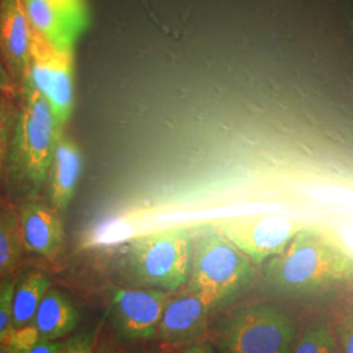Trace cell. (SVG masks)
Masks as SVG:
<instances>
[{
	"label": "cell",
	"instance_id": "obj_30",
	"mask_svg": "<svg viewBox=\"0 0 353 353\" xmlns=\"http://www.w3.org/2000/svg\"><path fill=\"white\" fill-rule=\"evenodd\" d=\"M125 353H131V352H125Z\"/></svg>",
	"mask_w": 353,
	"mask_h": 353
},
{
	"label": "cell",
	"instance_id": "obj_19",
	"mask_svg": "<svg viewBox=\"0 0 353 353\" xmlns=\"http://www.w3.org/2000/svg\"><path fill=\"white\" fill-rule=\"evenodd\" d=\"M17 276L11 274L0 280V343L12 331V296Z\"/></svg>",
	"mask_w": 353,
	"mask_h": 353
},
{
	"label": "cell",
	"instance_id": "obj_7",
	"mask_svg": "<svg viewBox=\"0 0 353 353\" xmlns=\"http://www.w3.org/2000/svg\"><path fill=\"white\" fill-rule=\"evenodd\" d=\"M212 223L255 265L283 252L303 227V223L280 214H240Z\"/></svg>",
	"mask_w": 353,
	"mask_h": 353
},
{
	"label": "cell",
	"instance_id": "obj_8",
	"mask_svg": "<svg viewBox=\"0 0 353 353\" xmlns=\"http://www.w3.org/2000/svg\"><path fill=\"white\" fill-rule=\"evenodd\" d=\"M169 297L170 292L166 290L115 287L105 313L106 323L119 341H152Z\"/></svg>",
	"mask_w": 353,
	"mask_h": 353
},
{
	"label": "cell",
	"instance_id": "obj_16",
	"mask_svg": "<svg viewBox=\"0 0 353 353\" xmlns=\"http://www.w3.org/2000/svg\"><path fill=\"white\" fill-rule=\"evenodd\" d=\"M23 252L19 208L8 198L0 196V280L13 274Z\"/></svg>",
	"mask_w": 353,
	"mask_h": 353
},
{
	"label": "cell",
	"instance_id": "obj_22",
	"mask_svg": "<svg viewBox=\"0 0 353 353\" xmlns=\"http://www.w3.org/2000/svg\"><path fill=\"white\" fill-rule=\"evenodd\" d=\"M59 353H94V335L79 332L61 341Z\"/></svg>",
	"mask_w": 353,
	"mask_h": 353
},
{
	"label": "cell",
	"instance_id": "obj_6",
	"mask_svg": "<svg viewBox=\"0 0 353 353\" xmlns=\"http://www.w3.org/2000/svg\"><path fill=\"white\" fill-rule=\"evenodd\" d=\"M23 85H29L41 93L50 103L58 123L65 126L75 103L74 51L55 50L34 33L32 57Z\"/></svg>",
	"mask_w": 353,
	"mask_h": 353
},
{
	"label": "cell",
	"instance_id": "obj_9",
	"mask_svg": "<svg viewBox=\"0 0 353 353\" xmlns=\"http://www.w3.org/2000/svg\"><path fill=\"white\" fill-rule=\"evenodd\" d=\"M212 303L202 294L186 292L169 297L159 323L156 338L168 347L182 348L201 341L207 330V321Z\"/></svg>",
	"mask_w": 353,
	"mask_h": 353
},
{
	"label": "cell",
	"instance_id": "obj_28",
	"mask_svg": "<svg viewBox=\"0 0 353 353\" xmlns=\"http://www.w3.org/2000/svg\"><path fill=\"white\" fill-rule=\"evenodd\" d=\"M99 353H113V352H110V351H106V350H101V351H100V352Z\"/></svg>",
	"mask_w": 353,
	"mask_h": 353
},
{
	"label": "cell",
	"instance_id": "obj_24",
	"mask_svg": "<svg viewBox=\"0 0 353 353\" xmlns=\"http://www.w3.org/2000/svg\"><path fill=\"white\" fill-rule=\"evenodd\" d=\"M174 353H217V350L210 341H198L179 348Z\"/></svg>",
	"mask_w": 353,
	"mask_h": 353
},
{
	"label": "cell",
	"instance_id": "obj_13",
	"mask_svg": "<svg viewBox=\"0 0 353 353\" xmlns=\"http://www.w3.org/2000/svg\"><path fill=\"white\" fill-rule=\"evenodd\" d=\"M26 17L33 32L55 50L74 51L83 33L49 0H23Z\"/></svg>",
	"mask_w": 353,
	"mask_h": 353
},
{
	"label": "cell",
	"instance_id": "obj_5",
	"mask_svg": "<svg viewBox=\"0 0 353 353\" xmlns=\"http://www.w3.org/2000/svg\"><path fill=\"white\" fill-rule=\"evenodd\" d=\"M296 338L294 321L278 305L262 301L236 307L214 330L219 353H290Z\"/></svg>",
	"mask_w": 353,
	"mask_h": 353
},
{
	"label": "cell",
	"instance_id": "obj_4",
	"mask_svg": "<svg viewBox=\"0 0 353 353\" xmlns=\"http://www.w3.org/2000/svg\"><path fill=\"white\" fill-rule=\"evenodd\" d=\"M191 233L192 258L186 290L202 293L216 307L250 284L256 265L212 221L191 228Z\"/></svg>",
	"mask_w": 353,
	"mask_h": 353
},
{
	"label": "cell",
	"instance_id": "obj_23",
	"mask_svg": "<svg viewBox=\"0 0 353 353\" xmlns=\"http://www.w3.org/2000/svg\"><path fill=\"white\" fill-rule=\"evenodd\" d=\"M336 334L341 353H353V305L341 316Z\"/></svg>",
	"mask_w": 353,
	"mask_h": 353
},
{
	"label": "cell",
	"instance_id": "obj_10",
	"mask_svg": "<svg viewBox=\"0 0 353 353\" xmlns=\"http://www.w3.org/2000/svg\"><path fill=\"white\" fill-rule=\"evenodd\" d=\"M34 32L23 0H0V57L13 81L21 87L32 57Z\"/></svg>",
	"mask_w": 353,
	"mask_h": 353
},
{
	"label": "cell",
	"instance_id": "obj_15",
	"mask_svg": "<svg viewBox=\"0 0 353 353\" xmlns=\"http://www.w3.org/2000/svg\"><path fill=\"white\" fill-rule=\"evenodd\" d=\"M51 287L46 274L28 270L16 279L12 296V331L33 323L38 306Z\"/></svg>",
	"mask_w": 353,
	"mask_h": 353
},
{
	"label": "cell",
	"instance_id": "obj_17",
	"mask_svg": "<svg viewBox=\"0 0 353 353\" xmlns=\"http://www.w3.org/2000/svg\"><path fill=\"white\" fill-rule=\"evenodd\" d=\"M336 338L327 323L313 322L303 328L290 353H335Z\"/></svg>",
	"mask_w": 353,
	"mask_h": 353
},
{
	"label": "cell",
	"instance_id": "obj_25",
	"mask_svg": "<svg viewBox=\"0 0 353 353\" xmlns=\"http://www.w3.org/2000/svg\"><path fill=\"white\" fill-rule=\"evenodd\" d=\"M61 341H39L28 351V353H59Z\"/></svg>",
	"mask_w": 353,
	"mask_h": 353
},
{
	"label": "cell",
	"instance_id": "obj_12",
	"mask_svg": "<svg viewBox=\"0 0 353 353\" xmlns=\"http://www.w3.org/2000/svg\"><path fill=\"white\" fill-rule=\"evenodd\" d=\"M84 168V157L74 140L62 135L52 154L46 181V195L51 207L63 214L75 196Z\"/></svg>",
	"mask_w": 353,
	"mask_h": 353
},
{
	"label": "cell",
	"instance_id": "obj_26",
	"mask_svg": "<svg viewBox=\"0 0 353 353\" xmlns=\"http://www.w3.org/2000/svg\"><path fill=\"white\" fill-rule=\"evenodd\" d=\"M12 77L10 75L7 67L0 61V93L11 90L13 88Z\"/></svg>",
	"mask_w": 353,
	"mask_h": 353
},
{
	"label": "cell",
	"instance_id": "obj_20",
	"mask_svg": "<svg viewBox=\"0 0 353 353\" xmlns=\"http://www.w3.org/2000/svg\"><path fill=\"white\" fill-rule=\"evenodd\" d=\"M81 32L89 24L88 7L85 0H49Z\"/></svg>",
	"mask_w": 353,
	"mask_h": 353
},
{
	"label": "cell",
	"instance_id": "obj_14",
	"mask_svg": "<svg viewBox=\"0 0 353 353\" xmlns=\"http://www.w3.org/2000/svg\"><path fill=\"white\" fill-rule=\"evenodd\" d=\"M80 323V313L71 299L57 288H49L38 306L33 325L39 339L58 341L72 334Z\"/></svg>",
	"mask_w": 353,
	"mask_h": 353
},
{
	"label": "cell",
	"instance_id": "obj_21",
	"mask_svg": "<svg viewBox=\"0 0 353 353\" xmlns=\"http://www.w3.org/2000/svg\"><path fill=\"white\" fill-rule=\"evenodd\" d=\"M39 341L37 330L33 323L11 331L6 341L12 347L16 353H28V351Z\"/></svg>",
	"mask_w": 353,
	"mask_h": 353
},
{
	"label": "cell",
	"instance_id": "obj_18",
	"mask_svg": "<svg viewBox=\"0 0 353 353\" xmlns=\"http://www.w3.org/2000/svg\"><path fill=\"white\" fill-rule=\"evenodd\" d=\"M19 108L10 99L0 96V185L4 183L7 161L12 143Z\"/></svg>",
	"mask_w": 353,
	"mask_h": 353
},
{
	"label": "cell",
	"instance_id": "obj_11",
	"mask_svg": "<svg viewBox=\"0 0 353 353\" xmlns=\"http://www.w3.org/2000/svg\"><path fill=\"white\" fill-rule=\"evenodd\" d=\"M24 250L52 259L63 249L64 227L59 212L38 198L21 203L19 208Z\"/></svg>",
	"mask_w": 353,
	"mask_h": 353
},
{
	"label": "cell",
	"instance_id": "obj_3",
	"mask_svg": "<svg viewBox=\"0 0 353 353\" xmlns=\"http://www.w3.org/2000/svg\"><path fill=\"white\" fill-rule=\"evenodd\" d=\"M192 233L186 225L159 228L127 241L117 272L122 287L176 292L188 284Z\"/></svg>",
	"mask_w": 353,
	"mask_h": 353
},
{
	"label": "cell",
	"instance_id": "obj_29",
	"mask_svg": "<svg viewBox=\"0 0 353 353\" xmlns=\"http://www.w3.org/2000/svg\"><path fill=\"white\" fill-rule=\"evenodd\" d=\"M335 353H341V350H338V351H336V352H335Z\"/></svg>",
	"mask_w": 353,
	"mask_h": 353
},
{
	"label": "cell",
	"instance_id": "obj_2",
	"mask_svg": "<svg viewBox=\"0 0 353 353\" xmlns=\"http://www.w3.org/2000/svg\"><path fill=\"white\" fill-rule=\"evenodd\" d=\"M4 185L10 201L36 199L46 186L52 154L63 135L50 103L36 89L21 87Z\"/></svg>",
	"mask_w": 353,
	"mask_h": 353
},
{
	"label": "cell",
	"instance_id": "obj_1",
	"mask_svg": "<svg viewBox=\"0 0 353 353\" xmlns=\"http://www.w3.org/2000/svg\"><path fill=\"white\" fill-rule=\"evenodd\" d=\"M262 280L279 297H319L352 283L353 254L326 229L303 225L283 252L265 261Z\"/></svg>",
	"mask_w": 353,
	"mask_h": 353
},
{
	"label": "cell",
	"instance_id": "obj_27",
	"mask_svg": "<svg viewBox=\"0 0 353 353\" xmlns=\"http://www.w3.org/2000/svg\"><path fill=\"white\" fill-rule=\"evenodd\" d=\"M0 353H16V351L7 341H1L0 343Z\"/></svg>",
	"mask_w": 353,
	"mask_h": 353
}]
</instances>
